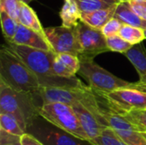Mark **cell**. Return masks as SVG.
Masks as SVG:
<instances>
[{"label": "cell", "mask_w": 146, "mask_h": 145, "mask_svg": "<svg viewBox=\"0 0 146 145\" xmlns=\"http://www.w3.org/2000/svg\"><path fill=\"white\" fill-rule=\"evenodd\" d=\"M6 46L15 52L36 74L41 87L84 88L86 86L76 77L66 79L53 73L52 62L56 56L54 51L35 49L9 42L6 43Z\"/></svg>", "instance_id": "6da1fadb"}, {"label": "cell", "mask_w": 146, "mask_h": 145, "mask_svg": "<svg viewBox=\"0 0 146 145\" xmlns=\"http://www.w3.org/2000/svg\"><path fill=\"white\" fill-rule=\"evenodd\" d=\"M0 79L15 91L35 93L41 87L36 74L9 47L0 50Z\"/></svg>", "instance_id": "7a4b0ae2"}, {"label": "cell", "mask_w": 146, "mask_h": 145, "mask_svg": "<svg viewBox=\"0 0 146 145\" xmlns=\"http://www.w3.org/2000/svg\"><path fill=\"white\" fill-rule=\"evenodd\" d=\"M33 93L13 90L0 79V113H5L16 119L21 127L27 129L39 116L40 105L37 104Z\"/></svg>", "instance_id": "3957f363"}, {"label": "cell", "mask_w": 146, "mask_h": 145, "mask_svg": "<svg viewBox=\"0 0 146 145\" xmlns=\"http://www.w3.org/2000/svg\"><path fill=\"white\" fill-rule=\"evenodd\" d=\"M80 68L79 73L89 84L95 93H106L120 88H137V82H129L116 77L105 68L99 66L92 58L80 57Z\"/></svg>", "instance_id": "277c9868"}, {"label": "cell", "mask_w": 146, "mask_h": 145, "mask_svg": "<svg viewBox=\"0 0 146 145\" xmlns=\"http://www.w3.org/2000/svg\"><path fill=\"white\" fill-rule=\"evenodd\" d=\"M39 116L52 126H56L78 138L88 141L71 105L62 103H44L39 109Z\"/></svg>", "instance_id": "5b68a950"}, {"label": "cell", "mask_w": 146, "mask_h": 145, "mask_svg": "<svg viewBox=\"0 0 146 145\" xmlns=\"http://www.w3.org/2000/svg\"><path fill=\"white\" fill-rule=\"evenodd\" d=\"M96 94L106 101L108 108L121 115L133 110H146V91L137 88H120Z\"/></svg>", "instance_id": "8992f818"}, {"label": "cell", "mask_w": 146, "mask_h": 145, "mask_svg": "<svg viewBox=\"0 0 146 145\" xmlns=\"http://www.w3.org/2000/svg\"><path fill=\"white\" fill-rule=\"evenodd\" d=\"M34 94L42 101V104L62 103L71 106L76 103H80L85 105L96 97V93L90 86L84 88L40 87Z\"/></svg>", "instance_id": "52a82bcc"}, {"label": "cell", "mask_w": 146, "mask_h": 145, "mask_svg": "<svg viewBox=\"0 0 146 145\" xmlns=\"http://www.w3.org/2000/svg\"><path fill=\"white\" fill-rule=\"evenodd\" d=\"M100 120L103 125L112 128L127 145H146V141L138 129L121 114L101 106Z\"/></svg>", "instance_id": "ba28073f"}, {"label": "cell", "mask_w": 146, "mask_h": 145, "mask_svg": "<svg viewBox=\"0 0 146 145\" xmlns=\"http://www.w3.org/2000/svg\"><path fill=\"white\" fill-rule=\"evenodd\" d=\"M75 29L81 48V54L79 57L94 59L99 54L110 51L106 37L101 29L93 28L82 21L77 24Z\"/></svg>", "instance_id": "9c48e42d"}, {"label": "cell", "mask_w": 146, "mask_h": 145, "mask_svg": "<svg viewBox=\"0 0 146 145\" xmlns=\"http://www.w3.org/2000/svg\"><path fill=\"white\" fill-rule=\"evenodd\" d=\"M45 37L56 54L69 53L80 56L81 48L74 27L50 26L44 28Z\"/></svg>", "instance_id": "30bf717a"}, {"label": "cell", "mask_w": 146, "mask_h": 145, "mask_svg": "<svg viewBox=\"0 0 146 145\" xmlns=\"http://www.w3.org/2000/svg\"><path fill=\"white\" fill-rule=\"evenodd\" d=\"M80 122L81 128L86 133L88 141L100 136L104 128L108 127L103 125L97 117L82 103H76L72 105Z\"/></svg>", "instance_id": "8fae6325"}, {"label": "cell", "mask_w": 146, "mask_h": 145, "mask_svg": "<svg viewBox=\"0 0 146 145\" xmlns=\"http://www.w3.org/2000/svg\"><path fill=\"white\" fill-rule=\"evenodd\" d=\"M9 43L29 46L35 49L53 51L46 37L19 23L16 34Z\"/></svg>", "instance_id": "7c38bea8"}, {"label": "cell", "mask_w": 146, "mask_h": 145, "mask_svg": "<svg viewBox=\"0 0 146 145\" xmlns=\"http://www.w3.org/2000/svg\"><path fill=\"white\" fill-rule=\"evenodd\" d=\"M42 134L41 137H36L39 140H44L45 145H92L89 141L82 140L75 136L55 126V129L46 128L44 130L37 131Z\"/></svg>", "instance_id": "4fadbf2b"}, {"label": "cell", "mask_w": 146, "mask_h": 145, "mask_svg": "<svg viewBox=\"0 0 146 145\" xmlns=\"http://www.w3.org/2000/svg\"><path fill=\"white\" fill-rule=\"evenodd\" d=\"M125 56L133 65L139 76V82L146 84V49L143 43L133 45L124 53Z\"/></svg>", "instance_id": "5bb4252c"}, {"label": "cell", "mask_w": 146, "mask_h": 145, "mask_svg": "<svg viewBox=\"0 0 146 145\" xmlns=\"http://www.w3.org/2000/svg\"><path fill=\"white\" fill-rule=\"evenodd\" d=\"M118 3L106 9H98L87 13H81V21L93 28L102 29L103 26L111 18L114 17Z\"/></svg>", "instance_id": "9a60e30c"}, {"label": "cell", "mask_w": 146, "mask_h": 145, "mask_svg": "<svg viewBox=\"0 0 146 145\" xmlns=\"http://www.w3.org/2000/svg\"><path fill=\"white\" fill-rule=\"evenodd\" d=\"M114 17L120 20L123 24L146 29V21L140 18L132 9L128 2H120L117 4Z\"/></svg>", "instance_id": "2e32d148"}, {"label": "cell", "mask_w": 146, "mask_h": 145, "mask_svg": "<svg viewBox=\"0 0 146 145\" xmlns=\"http://www.w3.org/2000/svg\"><path fill=\"white\" fill-rule=\"evenodd\" d=\"M59 15L62 25L66 27H74L81 21V12L75 0H64Z\"/></svg>", "instance_id": "e0dca14e"}, {"label": "cell", "mask_w": 146, "mask_h": 145, "mask_svg": "<svg viewBox=\"0 0 146 145\" xmlns=\"http://www.w3.org/2000/svg\"><path fill=\"white\" fill-rule=\"evenodd\" d=\"M18 22L45 37L44 28L43 27L36 12L28 5V3L21 2Z\"/></svg>", "instance_id": "ac0fdd59"}, {"label": "cell", "mask_w": 146, "mask_h": 145, "mask_svg": "<svg viewBox=\"0 0 146 145\" xmlns=\"http://www.w3.org/2000/svg\"><path fill=\"white\" fill-rule=\"evenodd\" d=\"M119 35L133 45L142 43L145 39V29L127 24H123Z\"/></svg>", "instance_id": "d6986e66"}, {"label": "cell", "mask_w": 146, "mask_h": 145, "mask_svg": "<svg viewBox=\"0 0 146 145\" xmlns=\"http://www.w3.org/2000/svg\"><path fill=\"white\" fill-rule=\"evenodd\" d=\"M92 145H127L110 127H106L101 135L89 141Z\"/></svg>", "instance_id": "ffe728a7"}, {"label": "cell", "mask_w": 146, "mask_h": 145, "mask_svg": "<svg viewBox=\"0 0 146 145\" xmlns=\"http://www.w3.org/2000/svg\"><path fill=\"white\" fill-rule=\"evenodd\" d=\"M0 20L3 37L6 39V42H9L16 34L19 22L3 11H0Z\"/></svg>", "instance_id": "44dd1931"}, {"label": "cell", "mask_w": 146, "mask_h": 145, "mask_svg": "<svg viewBox=\"0 0 146 145\" xmlns=\"http://www.w3.org/2000/svg\"><path fill=\"white\" fill-rule=\"evenodd\" d=\"M0 128L9 133L18 136H22L24 133H26V132L21 127L16 119L5 113H0Z\"/></svg>", "instance_id": "7402d4cb"}, {"label": "cell", "mask_w": 146, "mask_h": 145, "mask_svg": "<svg viewBox=\"0 0 146 145\" xmlns=\"http://www.w3.org/2000/svg\"><path fill=\"white\" fill-rule=\"evenodd\" d=\"M81 13H87L98 9H106L114 4L106 0H75Z\"/></svg>", "instance_id": "603a6c76"}, {"label": "cell", "mask_w": 146, "mask_h": 145, "mask_svg": "<svg viewBox=\"0 0 146 145\" xmlns=\"http://www.w3.org/2000/svg\"><path fill=\"white\" fill-rule=\"evenodd\" d=\"M106 41L110 51L124 54L133 47V44L126 41L119 34L106 38Z\"/></svg>", "instance_id": "cb8c5ba5"}, {"label": "cell", "mask_w": 146, "mask_h": 145, "mask_svg": "<svg viewBox=\"0 0 146 145\" xmlns=\"http://www.w3.org/2000/svg\"><path fill=\"white\" fill-rule=\"evenodd\" d=\"M123 115L140 132H146V110H133Z\"/></svg>", "instance_id": "d4e9b609"}, {"label": "cell", "mask_w": 146, "mask_h": 145, "mask_svg": "<svg viewBox=\"0 0 146 145\" xmlns=\"http://www.w3.org/2000/svg\"><path fill=\"white\" fill-rule=\"evenodd\" d=\"M21 8L20 0H0V11H3L18 21Z\"/></svg>", "instance_id": "484cf974"}, {"label": "cell", "mask_w": 146, "mask_h": 145, "mask_svg": "<svg viewBox=\"0 0 146 145\" xmlns=\"http://www.w3.org/2000/svg\"><path fill=\"white\" fill-rule=\"evenodd\" d=\"M61 62L74 74L79 73L80 68V57L69 53H62L56 54Z\"/></svg>", "instance_id": "4316f807"}, {"label": "cell", "mask_w": 146, "mask_h": 145, "mask_svg": "<svg viewBox=\"0 0 146 145\" xmlns=\"http://www.w3.org/2000/svg\"><path fill=\"white\" fill-rule=\"evenodd\" d=\"M52 70L53 73L62 78H66V79H73L75 78L76 74L73 73L58 58L57 55L55 56L53 62H52Z\"/></svg>", "instance_id": "83f0119b"}, {"label": "cell", "mask_w": 146, "mask_h": 145, "mask_svg": "<svg viewBox=\"0 0 146 145\" xmlns=\"http://www.w3.org/2000/svg\"><path fill=\"white\" fill-rule=\"evenodd\" d=\"M122 26H123V23L120 20H118L115 17H113L103 26V28L101 30H102L104 35L106 38H108L110 36L119 34Z\"/></svg>", "instance_id": "f1b7e54d"}, {"label": "cell", "mask_w": 146, "mask_h": 145, "mask_svg": "<svg viewBox=\"0 0 146 145\" xmlns=\"http://www.w3.org/2000/svg\"><path fill=\"white\" fill-rule=\"evenodd\" d=\"M0 145H22L21 136L9 133L0 128Z\"/></svg>", "instance_id": "f546056e"}, {"label": "cell", "mask_w": 146, "mask_h": 145, "mask_svg": "<svg viewBox=\"0 0 146 145\" xmlns=\"http://www.w3.org/2000/svg\"><path fill=\"white\" fill-rule=\"evenodd\" d=\"M128 3L132 9L143 20L146 21V1H134V0H129Z\"/></svg>", "instance_id": "4dcf8cb0"}, {"label": "cell", "mask_w": 146, "mask_h": 145, "mask_svg": "<svg viewBox=\"0 0 146 145\" xmlns=\"http://www.w3.org/2000/svg\"><path fill=\"white\" fill-rule=\"evenodd\" d=\"M21 144L22 145H45L29 132H26L21 136Z\"/></svg>", "instance_id": "1f68e13d"}, {"label": "cell", "mask_w": 146, "mask_h": 145, "mask_svg": "<svg viewBox=\"0 0 146 145\" xmlns=\"http://www.w3.org/2000/svg\"><path fill=\"white\" fill-rule=\"evenodd\" d=\"M137 84H138V89L142 90V91H146V84L140 83L139 81H138Z\"/></svg>", "instance_id": "d6a6232c"}, {"label": "cell", "mask_w": 146, "mask_h": 145, "mask_svg": "<svg viewBox=\"0 0 146 145\" xmlns=\"http://www.w3.org/2000/svg\"><path fill=\"white\" fill-rule=\"evenodd\" d=\"M106 1H108L110 3H120L119 0H106Z\"/></svg>", "instance_id": "836d02e7"}, {"label": "cell", "mask_w": 146, "mask_h": 145, "mask_svg": "<svg viewBox=\"0 0 146 145\" xmlns=\"http://www.w3.org/2000/svg\"><path fill=\"white\" fill-rule=\"evenodd\" d=\"M20 1H21V2H23V3H29L31 1H33V0H20Z\"/></svg>", "instance_id": "e575fe53"}, {"label": "cell", "mask_w": 146, "mask_h": 145, "mask_svg": "<svg viewBox=\"0 0 146 145\" xmlns=\"http://www.w3.org/2000/svg\"><path fill=\"white\" fill-rule=\"evenodd\" d=\"M142 134H143V136H144V138H145L146 141V132H142Z\"/></svg>", "instance_id": "d590c367"}, {"label": "cell", "mask_w": 146, "mask_h": 145, "mask_svg": "<svg viewBox=\"0 0 146 145\" xmlns=\"http://www.w3.org/2000/svg\"><path fill=\"white\" fill-rule=\"evenodd\" d=\"M120 2H128L129 0H119Z\"/></svg>", "instance_id": "8d00e7d4"}, {"label": "cell", "mask_w": 146, "mask_h": 145, "mask_svg": "<svg viewBox=\"0 0 146 145\" xmlns=\"http://www.w3.org/2000/svg\"><path fill=\"white\" fill-rule=\"evenodd\" d=\"M134 1H138V2H141V1H146V0H134Z\"/></svg>", "instance_id": "74e56055"}, {"label": "cell", "mask_w": 146, "mask_h": 145, "mask_svg": "<svg viewBox=\"0 0 146 145\" xmlns=\"http://www.w3.org/2000/svg\"><path fill=\"white\" fill-rule=\"evenodd\" d=\"M145 39H146V29H145Z\"/></svg>", "instance_id": "f35d334b"}]
</instances>
